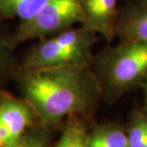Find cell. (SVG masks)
Instances as JSON below:
<instances>
[{
    "label": "cell",
    "mask_w": 147,
    "mask_h": 147,
    "mask_svg": "<svg viewBox=\"0 0 147 147\" xmlns=\"http://www.w3.org/2000/svg\"><path fill=\"white\" fill-rule=\"evenodd\" d=\"M13 82L36 112L38 123L47 128L76 115L89 114L101 96L91 65L39 70L19 67Z\"/></svg>",
    "instance_id": "obj_1"
},
{
    "label": "cell",
    "mask_w": 147,
    "mask_h": 147,
    "mask_svg": "<svg viewBox=\"0 0 147 147\" xmlns=\"http://www.w3.org/2000/svg\"><path fill=\"white\" fill-rule=\"evenodd\" d=\"M92 63L101 95L107 99H116L142 85L147 78V44L120 40L94 55Z\"/></svg>",
    "instance_id": "obj_2"
},
{
    "label": "cell",
    "mask_w": 147,
    "mask_h": 147,
    "mask_svg": "<svg viewBox=\"0 0 147 147\" xmlns=\"http://www.w3.org/2000/svg\"><path fill=\"white\" fill-rule=\"evenodd\" d=\"M98 36L79 25L39 39L20 57V68L91 65Z\"/></svg>",
    "instance_id": "obj_3"
},
{
    "label": "cell",
    "mask_w": 147,
    "mask_h": 147,
    "mask_svg": "<svg viewBox=\"0 0 147 147\" xmlns=\"http://www.w3.org/2000/svg\"><path fill=\"white\" fill-rule=\"evenodd\" d=\"M83 19L80 0H49L33 18L19 23L8 37L16 49L22 43L54 36L81 24Z\"/></svg>",
    "instance_id": "obj_4"
},
{
    "label": "cell",
    "mask_w": 147,
    "mask_h": 147,
    "mask_svg": "<svg viewBox=\"0 0 147 147\" xmlns=\"http://www.w3.org/2000/svg\"><path fill=\"white\" fill-rule=\"evenodd\" d=\"M38 124L36 112L27 100L6 89L0 90V142L13 147L29 129Z\"/></svg>",
    "instance_id": "obj_5"
},
{
    "label": "cell",
    "mask_w": 147,
    "mask_h": 147,
    "mask_svg": "<svg viewBox=\"0 0 147 147\" xmlns=\"http://www.w3.org/2000/svg\"><path fill=\"white\" fill-rule=\"evenodd\" d=\"M119 0H80L83 19L80 26L111 43L116 36Z\"/></svg>",
    "instance_id": "obj_6"
},
{
    "label": "cell",
    "mask_w": 147,
    "mask_h": 147,
    "mask_svg": "<svg viewBox=\"0 0 147 147\" xmlns=\"http://www.w3.org/2000/svg\"><path fill=\"white\" fill-rule=\"evenodd\" d=\"M116 36L120 40L147 44V6L134 1L120 8Z\"/></svg>",
    "instance_id": "obj_7"
},
{
    "label": "cell",
    "mask_w": 147,
    "mask_h": 147,
    "mask_svg": "<svg viewBox=\"0 0 147 147\" xmlns=\"http://www.w3.org/2000/svg\"><path fill=\"white\" fill-rule=\"evenodd\" d=\"M10 33L4 23L0 22V90L13 81L20 67V57L16 54V49L8 42Z\"/></svg>",
    "instance_id": "obj_8"
},
{
    "label": "cell",
    "mask_w": 147,
    "mask_h": 147,
    "mask_svg": "<svg viewBox=\"0 0 147 147\" xmlns=\"http://www.w3.org/2000/svg\"><path fill=\"white\" fill-rule=\"evenodd\" d=\"M49 0H0V22L18 19L19 23L33 18Z\"/></svg>",
    "instance_id": "obj_9"
},
{
    "label": "cell",
    "mask_w": 147,
    "mask_h": 147,
    "mask_svg": "<svg viewBox=\"0 0 147 147\" xmlns=\"http://www.w3.org/2000/svg\"><path fill=\"white\" fill-rule=\"evenodd\" d=\"M87 147H128L127 133L115 125H101L88 134Z\"/></svg>",
    "instance_id": "obj_10"
},
{
    "label": "cell",
    "mask_w": 147,
    "mask_h": 147,
    "mask_svg": "<svg viewBox=\"0 0 147 147\" xmlns=\"http://www.w3.org/2000/svg\"><path fill=\"white\" fill-rule=\"evenodd\" d=\"M87 139L88 133L83 123L72 120L63 128L54 147H87Z\"/></svg>",
    "instance_id": "obj_11"
},
{
    "label": "cell",
    "mask_w": 147,
    "mask_h": 147,
    "mask_svg": "<svg viewBox=\"0 0 147 147\" xmlns=\"http://www.w3.org/2000/svg\"><path fill=\"white\" fill-rule=\"evenodd\" d=\"M13 147H50L48 128L38 123L29 129Z\"/></svg>",
    "instance_id": "obj_12"
},
{
    "label": "cell",
    "mask_w": 147,
    "mask_h": 147,
    "mask_svg": "<svg viewBox=\"0 0 147 147\" xmlns=\"http://www.w3.org/2000/svg\"><path fill=\"white\" fill-rule=\"evenodd\" d=\"M128 147H147V117L134 120L127 132Z\"/></svg>",
    "instance_id": "obj_13"
},
{
    "label": "cell",
    "mask_w": 147,
    "mask_h": 147,
    "mask_svg": "<svg viewBox=\"0 0 147 147\" xmlns=\"http://www.w3.org/2000/svg\"><path fill=\"white\" fill-rule=\"evenodd\" d=\"M142 86L143 88V93H144V108H145V115L147 117V78L142 83Z\"/></svg>",
    "instance_id": "obj_14"
},
{
    "label": "cell",
    "mask_w": 147,
    "mask_h": 147,
    "mask_svg": "<svg viewBox=\"0 0 147 147\" xmlns=\"http://www.w3.org/2000/svg\"><path fill=\"white\" fill-rule=\"evenodd\" d=\"M137 3H139L140 5H143V6H147V0H135Z\"/></svg>",
    "instance_id": "obj_15"
},
{
    "label": "cell",
    "mask_w": 147,
    "mask_h": 147,
    "mask_svg": "<svg viewBox=\"0 0 147 147\" xmlns=\"http://www.w3.org/2000/svg\"><path fill=\"white\" fill-rule=\"evenodd\" d=\"M0 147H2V144H1V142H0Z\"/></svg>",
    "instance_id": "obj_16"
}]
</instances>
